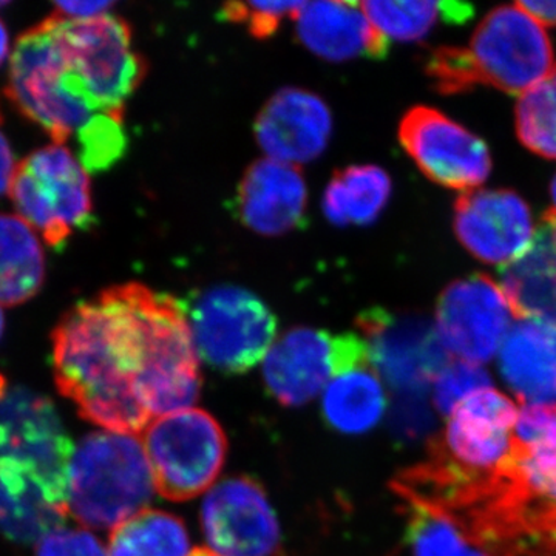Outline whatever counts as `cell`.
Returning <instances> with one entry per match:
<instances>
[{"instance_id": "f1b7e54d", "label": "cell", "mask_w": 556, "mask_h": 556, "mask_svg": "<svg viewBox=\"0 0 556 556\" xmlns=\"http://www.w3.org/2000/svg\"><path fill=\"white\" fill-rule=\"evenodd\" d=\"M517 134L530 152L556 161V64L519 98Z\"/></svg>"}, {"instance_id": "cb8c5ba5", "label": "cell", "mask_w": 556, "mask_h": 556, "mask_svg": "<svg viewBox=\"0 0 556 556\" xmlns=\"http://www.w3.org/2000/svg\"><path fill=\"white\" fill-rule=\"evenodd\" d=\"M386 407V391L371 364L342 372L325 390V419L340 433H367L378 426Z\"/></svg>"}, {"instance_id": "74e56055", "label": "cell", "mask_w": 556, "mask_h": 556, "mask_svg": "<svg viewBox=\"0 0 556 556\" xmlns=\"http://www.w3.org/2000/svg\"><path fill=\"white\" fill-rule=\"evenodd\" d=\"M17 164L11 152L9 139L2 131V115H0V195L10 192L11 182L16 174Z\"/></svg>"}, {"instance_id": "ac0fdd59", "label": "cell", "mask_w": 556, "mask_h": 556, "mask_svg": "<svg viewBox=\"0 0 556 556\" xmlns=\"http://www.w3.org/2000/svg\"><path fill=\"white\" fill-rule=\"evenodd\" d=\"M331 131L328 105L317 94L302 89L278 91L255 123V137L269 159L292 166L321 155Z\"/></svg>"}, {"instance_id": "8d00e7d4", "label": "cell", "mask_w": 556, "mask_h": 556, "mask_svg": "<svg viewBox=\"0 0 556 556\" xmlns=\"http://www.w3.org/2000/svg\"><path fill=\"white\" fill-rule=\"evenodd\" d=\"M110 2H60L54 3V14L64 20L86 21L104 16L112 9Z\"/></svg>"}, {"instance_id": "2e32d148", "label": "cell", "mask_w": 556, "mask_h": 556, "mask_svg": "<svg viewBox=\"0 0 556 556\" xmlns=\"http://www.w3.org/2000/svg\"><path fill=\"white\" fill-rule=\"evenodd\" d=\"M208 546L225 556L281 555V530L265 489L248 477L215 485L201 506Z\"/></svg>"}, {"instance_id": "e0dca14e", "label": "cell", "mask_w": 556, "mask_h": 556, "mask_svg": "<svg viewBox=\"0 0 556 556\" xmlns=\"http://www.w3.org/2000/svg\"><path fill=\"white\" fill-rule=\"evenodd\" d=\"M455 232L473 257L506 266L532 243V214L514 190H471L456 200Z\"/></svg>"}, {"instance_id": "ba28073f", "label": "cell", "mask_w": 556, "mask_h": 556, "mask_svg": "<svg viewBox=\"0 0 556 556\" xmlns=\"http://www.w3.org/2000/svg\"><path fill=\"white\" fill-rule=\"evenodd\" d=\"M142 447L156 492L182 503L214 484L225 466L228 439L217 419L204 409H182L150 422Z\"/></svg>"}, {"instance_id": "d590c367", "label": "cell", "mask_w": 556, "mask_h": 556, "mask_svg": "<svg viewBox=\"0 0 556 556\" xmlns=\"http://www.w3.org/2000/svg\"><path fill=\"white\" fill-rule=\"evenodd\" d=\"M36 556H109V552L93 533L61 527L40 538Z\"/></svg>"}, {"instance_id": "1f68e13d", "label": "cell", "mask_w": 556, "mask_h": 556, "mask_svg": "<svg viewBox=\"0 0 556 556\" xmlns=\"http://www.w3.org/2000/svg\"><path fill=\"white\" fill-rule=\"evenodd\" d=\"M303 2H230L219 11L222 20L247 25L254 38H270L287 17H294Z\"/></svg>"}, {"instance_id": "836d02e7", "label": "cell", "mask_w": 556, "mask_h": 556, "mask_svg": "<svg viewBox=\"0 0 556 556\" xmlns=\"http://www.w3.org/2000/svg\"><path fill=\"white\" fill-rule=\"evenodd\" d=\"M433 420L426 394H397L391 408L390 427L399 441H419L433 430Z\"/></svg>"}, {"instance_id": "277c9868", "label": "cell", "mask_w": 556, "mask_h": 556, "mask_svg": "<svg viewBox=\"0 0 556 556\" xmlns=\"http://www.w3.org/2000/svg\"><path fill=\"white\" fill-rule=\"evenodd\" d=\"M152 470L142 442L134 434H87L73 452L68 514L89 529H113L152 500Z\"/></svg>"}, {"instance_id": "7402d4cb", "label": "cell", "mask_w": 556, "mask_h": 556, "mask_svg": "<svg viewBox=\"0 0 556 556\" xmlns=\"http://www.w3.org/2000/svg\"><path fill=\"white\" fill-rule=\"evenodd\" d=\"M501 288L515 318L556 327V258L543 223L525 254L501 269Z\"/></svg>"}, {"instance_id": "ee69618b", "label": "cell", "mask_w": 556, "mask_h": 556, "mask_svg": "<svg viewBox=\"0 0 556 556\" xmlns=\"http://www.w3.org/2000/svg\"><path fill=\"white\" fill-rule=\"evenodd\" d=\"M3 327H5V318H3V311L0 308V338H2Z\"/></svg>"}, {"instance_id": "9c48e42d", "label": "cell", "mask_w": 556, "mask_h": 556, "mask_svg": "<svg viewBox=\"0 0 556 556\" xmlns=\"http://www.w3.org/2000/svg\"><path fill=\"white\" fill-rule=\"evenodd\" d=\"M62 75L64 60L49 16L17 40L7 94L27 118L50 135L54 144L64 146L98 112L68 93Z\"/></svg>"}, {"instance_id": "ab89813d", "label": "cell", "mask_w": 556, "mask_h": 556, "mask_svg": "<svg viewBox=\"0 0 556 556\" xmlns=\"http://www.w3.org/2000/svg\"><path fill=\"white\" fill-rule=\"evenodd\" d=\"M541 223L546 226L548 240H551L552 252H554L556 258V214L552 208H548L546 214L541 218Z\"/></svg>"}, {"instance_id": "e575fe53", "label": "cell", "mask_w": 556, "mask_h": 556, "mask_svg": "<svg viewBox=\"0 0 556 556\" xmlns=\"http://www.w3.org/2000/svg\"><path fill=\"white\" fill-rule=\"evenodd\" d=\"M515 438L526 447H556V401L527 404L519 413Z\"/></svg>"}, {"instance_id": "9a60e30c", "label": "cell", "mask_w": 556, "mask_h": 556, "mask_svg": "<svg viewBox=\"0 0 556 556\" xmlns=\"http://www.w3.org/2000/svg\"><path fill=\"white\" fill-rule=\"evenodd\" d=\"M514 316L503 288L485 274L453 281L437 306L442 345L460 361L481 365L495 356Z\"/></svg>"}, {"instance_id": "6da1fadb", "label": "cell", "mask_w": 556, "mask_h": 556, "mask_svg": "<svg viewBox=\"0 0 556 556\" xmlns=\"http://www.w3.org/2000/svg\"><path fill=\"white\" fill-rule=\"evenodd\" d=\"M58 390L80 417L138 434L152 416L200 396L199 354L185 306L138 283L121 285L68 311L51 334Z\"/></svg>"}, {"instance_id": "5bb4252c", "label": "cell", "mask_w": 556, "mask_h": 556, "mask_svg": "<svg viewBox=\"0 0 556 556\" xmlns=\"http://www.w3.org/2000/svg\"><path fill=\"white\" fill-rule=\"evenodd\" d=\"M399 139L420 172L444 188L471 192L492 172L485 142L437 109H409L399 126Z\"/></svg>"}, {"instance_id": "d6a6232c", "label": "cell", "mask_w": 556, "mask_h": 556, "mask_svg": "<svg viewBox=\"0 0 556 556\" xmlns=\"http://www.w3.org/2000/svg\"><path fill=\"white\" fill-rule=\"evenodd\" d=\"M426 72L442 94L466 93L477 87L466 47H439L428 58Z\"/></svg>"}, {"instance_id": "52a82bcc", "label": "cell", "mask_w": 556, "mask_h": 556, "mask_svg": "<svg viewBox=\"0 0 556 556\" xmlns=\"http://www.w3.org/2000/svg\"><path fill=\"white\" fill-rule=\"evenodd\" d=\"M14 206L53 249H61L73 229L93 223L89 172L65 146L36 150L17 164L10 186Z\"/></svg>"}, {"instance_id": "4dcf8cb0", "label": "cell", "mask_w": 556, "mask_h": 556, "mask_svg": "<svg viewBox=\"0 0 556 556\" xmlns=\"http://www.w3.org/2000/svg\"><path fill=\"white\" fill-rule=\"evenodd\" d=\"M433 383L434 407L445 417L471 394L492 388L489 372L481 365L466 361L450 362Z\"/></svg>"}, {"instance_id": "7c38bea8", "label": "cell", "mask_w": 556, "mask_h": 556, "mask_svg": "<svg viewBox=\"0 0 556 556\" xmlns=\"http://www.w3.org/2000/svg\"><path fill=\"white\" fill-rule=\"evenodd\" d=\"M357 327L372 368L397 394H426L452 362L426 316L372 308L358 316Z\"/></svg>"}, {"instance_id": "8fae6325", "label": "cell", "mask_w": 556, "mask_h": 556, "mask_svg": "<svg viewBox=\"0 0 556 556\" xmlns=\"http://www.w3.org/2000/svg\"><path fill=\"white\" fill-rule=\"evenodd\" d=\"M368 364L367 343L356 334L294 328L270 348L263 378L281 405L300 407L327 390L342 372Z\"/></svg>"}, {"instance_id": "d6986e66", "label": "cell", "mask_w": 556, "mask_h": 556, "mask_svg": "<svg viewBox=\"0 0 556 556\" xmlns=\"http://www.w3.org/2000/svg\"><path fill=\"white\" fill-rule=\"evenodd\" d=\"M308 190L298 167L268 159L249 167L237 190L241 222L262 236H283L306 222Z\"/></svg>"}, {"instance_id": "603a6c76", "label": "cell", "mask_w": 556, "mask_h": 556, "mask_svg": "<svg viewBox=\"0 0 556 556\" xmlns=\"http://www.w3.org/2000/svg\"><path fill=\"white\" fill-rule=\"evenodd\" d=\"M43 278L46 257L36 230L20 215L0 214V305L28 302Z\"/></svg>"}, {"instance_id": "8992f818", "label": "cell", "mask_w": 556, "mask_h": 556, "mask_svg": "<svg viewBox=\"0 0 556 556\" xmlns=\"http://www.w3.org/2000/svg\"><path fill=\"white\" fill-rule=\"evenodd\" d=\"M185 311L197 354L225 375H243L254 368L276 340V316L248 289H206Z\"/></svg>"}, {"instance_id": "4316f807", "label": "cell", "mask_w": 556, "mask_h": 556, "mask_svg": "<svg viewBox=\"0 0 556 556\" xmlns=\"http://www.w3.org/2000/svg\"><path fill=\"white\" fill-rule=\"evenodd\" d=\"M369 22L388 40L412 42L426 38L439 21L464 24L473 7L460 2H361Z\"/></svg>"}, {"instance_id": "f35d334b", "label": "cell", "mask_w": 556, "mask_h": 556, "mask_svg": "<svg viewBox=\"0 0 556 556\" xmlns=\"http://www.w3.org/2000/svg\"><path fill=\"white\" fill-rule=\"evenodd\" d=\"M519 9L526 11L527 14L533 17L540 24L547 25V27H556V2H536V0H529V2H518Z\"/></svg>"}, {"instance_id": "ffe728a7", "label": "cell", "mask_w": 556, "mask_h": 556, "mask_svg": "<svg viewBox=\"0 0 556 556\" xmlns=\"http://www.w3.org/2000/svg\"><path fill=\"white\" fill-rule=\"evenodd\" d=\"M294 20L300 40L327 61L382 60L390 50V40L369 22L358 2H303Z\"/></svg>"}, {"instance_id": "d4e9b609", "label": "cell", "mask_w": 556, "mask_h": 556, "mask_svg": "<svg viewBox=\"0 0 556 556\" xmlns=\"http://www.w3.org/2000/svg\"><path fill=\"white\" fill-rule=\"evenodd\" d=\"M391 197V179L378 166H350L336 172L324 195V212L332 225H371Z\"/></svg>"}, {"instance_id": "3957f363", "label": "cell", "mask_w": 556, "mask_h": 556, "mask_svg": "<svg viewBox=\"0 0 556 556\" xmlns=\"http://www.w3.org/2000/svg\"><path fill=\"white\" fill-rule=\"evenodd\" d=\"M493 556H556V447L515 445L467 507Z\"/></svg>"}, {"instance_id": "4fadbf2b", "label": "cell", "mask_w": 556, "mask_h": 556, "mask_svg": "<svg viewBox=\"0 0 556 556\" xmlns=\"http://www.w3.org/2000/svg\"><path fill=\"white\" fill-rule=\"evenodd\" d=\"M517 405L493 388L479 390L448 416L444 433L431 439L428 453L457 470L485 477L507 463L517 445Z\"/></svg>"}, {"instance_id": "484cf974", "label": "cell", "mask_w": 556, "mask_h": 556, "mask_svg": "<svg viewBox=\"0 0 556 556\" xmlns=\"http://www.w3.org/2000/svg\"><path fill=\"white\" fill-rule=\"evenodd\" d=\"M109 556H189V533L167 511L146 510L113 527Z\"/></svg>"}, {"instance_id": "7bdbcfd3", "label": "cell", "mask_w": 556, "mask_h": 556, "mask_svg": "<svg viewBox=\"0 0 556 556\" xmlns=\"http://www.w3.org/2000/svg\"><path fill=\"white\" fill-rule=\"evenodd\" d=\"M551 195H552V203H554V207H552V211H554L556 214V177L554 178V181H552Z\"/></svg>"}, {"instance_id": "44dd1931", "label": "cell", "mask_w": 556, "mask_h": 556, "mask_svg": "<svg viewBox=\"0 0 556 556\" xmlns=\"http://www.w3.org/2000/svg\"><path fill=\"white\" fill-rule=\"evenodd\" d=\"M500 368L522 402L556 401V327L518 321L501 346Z\"/></svg>"}, {"instance_id": "83f0119b", "label": "cell", "mask_w": 556, "mask_h": 556, "mask_svg": "<svg viewBox=\"0 0 556 556\" xmlns=\"http://www.w3.org/2000/svg\"><path fill=\"white\" fill-rule=\"evenodd\" d=\"M415 556H490L455 519L437 508L402 503Z\"/></svg>"}, {"instance_id": "5b68a950", "label": "cell", "mask_w": 556, "mask_h": 556, "mask_svg": "<svg viewBox=\"0 0 556 556\" xmlns=\"http://www.w3.org/2000/svg\"><path fill=\"white\" fill-rule=\"evenodd\" d=\"M60 42L62 84L98 113L124 112V101L146 75V62L131 47L126 21L112 14L93 20H64L51 13Z\"/></svg>"}, {"instance_id": "7a4b0ae2", "label": "cell", "mask_w": 556, "mask_h": 556, "mask_svg": "<svg viewBox=\"0 0 556 556\" xmlns=\"http://www.w3.org/2000/svg\"><path fill=\"white\" fill-rule=\"evenodd\" d=\"M73 448L53 402L0 378V533L33 543L68 514Z\"/></svg>"}, {"instance_id": "b9f144b4", "label": "cell", "mask_w": 556, "mask_h": 556, "mask_svg": "<svg viewBox=\"0 0 556 556\" xmlns=\"http://www.w3.org/2000/svg\"><path fill=\"white\" fill-rule=\"evenodd\" d=\"M189 556H217L211 548L207 547H195L189 552Z\"/></svg>"}, {"instance_id": "30bf717a", "label": "cell", "mask_w": 556, "mask_h": 556, "mask_svg": "<svg viewBox=\"0 0 556 556\" xmlns=\"http://www.w3.org/2000/svg\"><path fill=\"white\" fill-rule=\"evenodd\" d=\"M466 50L477 87H495L510 94L525 93L555 65L546 30L518 3L490 11Z\"/></svg>"}, {"instance_id": "60d3db41", "label": "cell", "mask_w": 556, "mask_h": 556, "mask_svg": "<svg viewBox=\"0 0 556 556\" xmlns=\"http://www.w3.org/2000/svg\"><path fill=\"white\" fill-rule=\"evenodd\" d=\"M5 5V3L0 2V7ZM10 50V38L9 31H7L5 25L0 21V65L5 61L7 54H9Z\"/></svg>"}, {"instance_id": "f546056e", "label": "cell", "mask_w": 556, "mask_h": 556, "mask_svg": "<svg viewBox=\"0 0 556 556\" xmlns=\"http://www.w3.org/2000/svg\"><path fill=\"white\" fill-rule=\"evenodd\" d=\"M76 135L84 169L89 174L108 170L126 150L124 112L97 113Z\"/></svg>"}]
</instances>
